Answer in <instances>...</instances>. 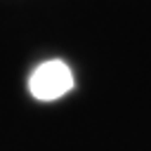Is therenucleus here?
I'll return each mask as SVG.
<instances>
[{
	"mask_svg": "<svg viewBox=\"0 0 151 151\" xmlns=\"http://www.w3.org/2000/svg\"><path fill=\"white\" fill-rule=\"evenodd\" d=\"M73 87V73L61 59L42 61L28 78V92L38 101H54Z\"/></svg>",
	"mask_w": 151,
	"mask_h": 151,
	"instance_id": "1",
	"label": "nucleus"
}]
</instances>
